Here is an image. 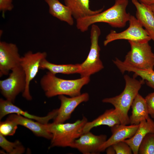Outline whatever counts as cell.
Here are the masks:
<instances>
[{
    "instance_id": "cell-32",
    "label": "cell",
    "mask_w": 154,
    "mask_h": 154,
    "mask_svg": "<svg viewBox=\"0 0 154 154\" xmlns=\"http://www.w3.org/2000/svg\"><path fill=\"white\" fill-rule=\"evenodd\" d=\"M149 6L151 10L154 15V5H151Z\"/></svg>"
},
{
    "instance_id": "cell-11",
    "label": "cell",
    "mask_w": 154,
    "mask_h": 154,
    "mask_svg": "<svg viewBox=\"0 0 154 154\" xmlns=\"http://www.w3.org/2000/svg\"><path fill=\"white\" fill-rule=\"evenodd\" d=\"M105 135H95L90 131L82 134L75 140L70 147L76 149L83 154H97L100 146L107 140Z\"/></svg>"
},
{
    "instance_id": "cell-15",
    "label": "cell",
    "mask_w": 154,
    "mask_h": 154,
    "mask_svg": "<svg viewBox=\"0 0 154 154\" xmlns=\"http://www.w3.org/2000/svg\"><path fill=\"white\" fill-rule=\"evenodd\" d=\"M136 9V17L154 41V15L148 5L131 0Z\"/></svg>"
},
{
    "instance_id": "cell-21",
    "label": "cell",
    "mask_w": 154,
    "mask_h": 154,
    "mask_svg": "<svg viewBox=\"0 0 154 154\" xmlns=\"http://www.w3.org/2000/svg\"><path fill=\"white\" fill-rule=\"evenodd\" d=\"M48 4L49 12L53 17L66 22L70 25L74 24L73 17L70 9L59 0H44Z\"/></svg>"
},
{
    "instance_id": "cell-16",
    "label": "cell",
    "mask_w": 154,
    "mask_h": 154,
    "mask_svg": "<svg viewBox=\"0 0 154 154\" xmlns=\"http://www.w3.org/2000/svg\"><path fill=\"white\" fill-rule=\"evenodd\" d=\"M7 119L14 121L18 125L27 128L37 136L49 139L51 138L52 135L47 129V123L43 124L38 121L35 122L32 119L15 114H11Z\"/></svg>"
},
{
    "instance_id": "cell-6",
    "label": "cell",
    "mask_w": 154,
    "mask_h": 154,
    "mask_svg": "<svg viewBox=\"0 0 154 154\" xmlns=\"http://www.w3.org/2000/svg\"><path fill=\"white\" fill-rule=\"evenodd\" d=\"M91 26L90 49L86 58L80 64V70L78 74L81 78L90 77L91 75L98 72L104 67L100 58V49L98 40L101 30L99 27L95 24Z\"/></svg>"
},
{
    "instance_id": "cell-8",
    "label": "cell",
    "mask_w": 154,
    "mask_h": 154,
    "mask_svg": "<svg viewBox=\"0 0 154 154\" xmlns=\"http://www.w3.org/2000/svg\"><path fill=\"white\" fill-rule=\"evenodd\" d=\"M7 78L0 81L1 94L13 103L16 96L24 91L26 85L25 73L20 65L13 68Z\"/></svg>"
},
{
    "instance_id": "cell-9",
    "label": "cell",
    "mask_w": 154,
    "mask_h": 154,
    "mask_svg": "<svg viewBox=\"0 0 154 154\" xmlns=\"http://www.w3.org/2000/svg\"><path fill=\"white\" fill-rule=\"evenodd\" d=\"M46 56L47 53L44 52L33 53L29 51L21 57L20 65L25 73L26 80V87L22 96L27 100L32 99L29 90L30 82L38 73L41 61Z\"/></svg>"
},
{
    "instance_id": "cell-12",
    "label": "cell",
    "mask_w": 154,
    "mask_h": 154,
    "mask_svg": "<svg viewBox=\"0 0 154 154\" xmlns=\"http://www.w3.org/2000/svg\"><path fill=\"white\" fill-rule=\"evenodd\" d=\"M58 98L60 101V106L53 122L56 123H64L69 119L72 113L80 104L88 101L89 95L85 93L70 98L60 95L58 96Z\"/></svg>"
},
{
    "instance_id": "cell-4",
    "label": "cell",
    "mask_w": 154,
    "mask_h": 154,
    "mask_svg": "<svg viewBox=\"0 0 154 154\" xmlns=\"http://www.w3.org/2000/svg\"><path fill=\"white\" fill-rule=\"evenodd\" d=\"M88 121L83 116L73 123H47L48 131L52 137L49 148L55 147H70L74 141L82 134V129Z\"/></svg>"
},
{
    "instance_id": "cell-28",
    "label": "cell",
    "mask_w": 154,
    "mask_h": 154,
    "mask_svg": "<svg viewBox=\"0 0 154 154\" xmlns=\"http://www.w3.org/2000/svg\"><path fill=\"white\" fill-rule=\"evenodd\" d=\"M153 88L154 89V87ZM149 114L152 118H154V91L149 94L145 98Z\"/></svg>"
},
{
    "instance_id": "cell-23",
    "label": "cell",
    "mask_w": 154,
    "mask_h": 154,
    "mask_svg": "<svg viewBox=\"0 0 154 154\" xmlns=\"http://www.w3.org/2000/svg\"><path fill=\"white\" fill-rule=\"evenodd\" d=\"M80 68V64H57L48 62L46 58L41 60L40 66V69H47L55 75L57 73L66 74L78 73Z\"/></svg>"
},
{
    "instance_id": "cell-27",
    "label": "cell",
    "mask_w": 154,
    "mask_h": 154,
    "mask_svg": "<svg viewBox=\"0 0 154 154\" xmlns=\"http://www.w3.org/2000/svg\"><path fill=\"white\" fill-rule=\"evenodd\" d=\"M117 154H132V150L130 146L124 141H121L112 145Z\"/></svg>"
},
{
    "instance_id": "cell-20",
    "label": "cell",
    "mask_w": 154,
    "mask_h": 154,
    "mask_svg": "<svg viewBox=\"0 0 154 154\" xmlns=\"http://www.w3.org/2000/svg\"><path fill=\"white\" fill-rule=\"evenodd\" d=\"M131 107V114L129 117L131 125H139L141 121L147 119L149 117L145 98L139 94L134 99Z\"/></svg>"
},
{
    "instance_id": "cell-13",
    "label": "cell",
    "mask_w": 154,
    "mask_h": 154,
    "mask_svg": "<svg viewBox=\"0 0 154 154\" xmlns=\"http://www.w3.org/2000/svg\"><path fill=\"white\" fill-rule=\"evenodd\" d=\"M58 109L53 110L44 117H39L32 115L24 111L19 107L13 104L12 102L2 98L0 99V119L9 114H15L24 117L34 119L43 124H47L51 119L56 116Z\"/></svg>"
},
{
    "instance_id": "cell-29",
    "label": "cell",
    "mask_w": 154,
    "mask_h": 154,
    "mask_svg": "<svg viewBox=\"0 0 154 154\" xmlns=\"http://www.w3.org/2000/svg\"><path fill=\"white\" fill-rule=\"evenodd\" d=\"M13 7V0H0V10L3 13L11 11Z\"/></svg>"
},
{
    "instance_id": "cell-5",
    "label": "cell",
    "mask_w": 154,
    "mask_h": 154,
    "mask_svg": "<svg viewBox=\"0 0 154 154\" xmlns=\"http://www.w3.org/2000/svg\"><path fill=\"white\" fill-rule=\"evenodd\" d=\"M128 41L131 50L126 55L124 63L138 69L153 70L154 53L149 42Z\"/></svg>"
},
{
    "instance_id": "cell-19",
    "label": "cell",
    "mask_w": 154,
    "mask_h": 154,
    "mask_svg": "<svg viewBox=\"0 0 154 154\" xmlns=\"http://www.w3.org/2000/svg\"><path fill=\"white\" fill-rule=\"evenodd\" d=\"M120 124L119 118L115 109L107 110L92 121H87L82 129V134L90 131L93 128L98 126L106 125L111 127Z\"/></svg>"
},
{
    "instance_id": "cell-2",
    "label": "cell",
    "mask_w": 154,
    "mask_h": 154,
    "mask_svg": "<svg viewBox=\"0 0 154 154\" xmlns=\"http://www.w3.org/2000/svg\"><path fill=\"white\" fill-rule=\"evenodd\" d=\"M90 80L89 77L74 80L60 78L48 71L42 77L40 84L46 96L48 98L60 95L72 97L81 94L82 88Z\"/></svg>"
},
{
    "instance_id": "cell-7",
    "label": "cell",
    "mask_w": 154,
    "mask_h": 154,
    "mask_svg": "<svg viewBox=\"0 0 154 154\" xmlns=\"http://www.w3.org/2000/svg\"><path fill=\"white\" fill-rule=\"evenodd\" d=\"M129 25L126 30L119 33L112 30L106 36L104 45L107 46L114 41L125 40L138 42H149L151 39L136 18L131 15L129 21Z\"/></svg>"
},
{
    "instance_id": "cell-30",
    "label": "cell",
    "mask_w": 154,
    "mask_h": 154,
    "mask_svg": "<svg viewBox=\"0 0 154 154\" xmlns=\"http://www.w3.org/2000/svg\"><path fill=\"white\" fill-rule=\"evenodd\" d=\"M140 3L150 6L154 5V0H137Z\"/></svg>"
},
{
    "instance_id": "cell-17",
    "label": "cell",
    "mask_w": 154,
    "mask_h": 154,
    "mask_svg": "<svg viewBox=\"0 0 154 154\" xmlns=\"http://www.w3.org/2000/svg\"><path fill=\"white\" fill-rule=\"evenodd\" d=\"M154 133V121L149 117L141 121L134 135L131 138L123 141L131 149L134 154H138L139 145L142 139L149 133Z\"/></svg>"
},
{
    "instance_id": "cell-26",
    "label": "cell",
    "mask_w": 154,
    "mask_h": 154,
    "mask_svg": "<svg viewBox=\"0 0 154 154\" xmlns=\"http://www.w3.org/2000/svg\"><path fill=\"white\" fill-rule=\"evenodd\" d=\"M18 125L14 121L7 118L0 121V133L3 136H12L15 133Z\"/></svg>"
},
{
    "instance_id": "cell-31",
    "label": "cell",
    "mask_w": 154,
    "mask_h": 154,
    "mask_svg": "<svg viewBox=\"0 0 154 154\" xmlns=\"http://www.w3.org/2000/svg\"><path fill=\"white\" fill-rule=\"evenodd\" d=\"M106 150V152L108 154H116L115 151L112 145L108 147Z\"/></svg>"
},
{
    "instance_id": "cell-3",
    "label": "cell",
    "mask_w": 154,
    "mask_h": 154,
    "mask_svg": "<svg viewBox=\"0 0 154 154\" xmlns=\"http://www.w3.org/2000/svg\"><path fill=\"white\" fill-rule=\"evenodd\" d=\"M124 78L125 86L123 91L116 96L104 98L102 102L112 104L115 107L121 124L127 125L130 124L128 111L144 81L138 80L134 77L132 78L127 75L124 76Z\"/></svg>"
},
{
    "instance_id": "cell-10",
    "label": "cell",
    "mask_w": 154,
    "mask_h": 154,
    "mask_svg": "<svg viewBox=\"0 0 154 154\" xmlns=\"http://www.w3.org/2000/svg\"><path fill=\"white\" fill-rule=\"evenodd\" d=\"M21 57L16 44L0 42V77L8 75L10 70L20 65Z\"/></svg>"
},
{
    "instance_id": "cell-1",
    "label": "cell",
    "mask_w": 154,
    "mask_h": 154,
    "mask_svg": "<svg viewBox=\"0 0 154 154\" xmlns=\"http://www.w3.org/2000/svg\"><path fill=\"white\" fill-rule=\"evenodd\" d=\"M128 3V0H115L114 4L106 10L76 20V27L82 32L87 31L92 25L98 23H107L114 27H123L131 15L126 10Z\"/></svg>"
},
{
    "instance_id": "cell-14",
    "label": "cell",
    "mask_w": 154,
    "mask_h": 154,
    "mask_svg": "<svg viewBox=\"0 0 154 154\" xmlns=\"http://www.w3.org/2000/svg\"><path fill=\"white\" fill-rule=\"evenodd\" d=\"M139 126V124L127 125L120 124L111 127L112 135L100 146V152L104 151L110 146L132 137Z\"/></svg>"
},
{
    "instance_id": "cell-22",
    "label": "cell",
    "mask_w": 154,
    "mask_h": 154,
    "mask_svg": "<svg viewBox=\"0 0 154 154\" xmlns=\"http://www.w3.org/2000/svg\"><path fill=\"white\" fill-rule=\"evenodd\" d=\"M113 62L122 74L125 71L132 72L134 73L135 76H139L142 80L145 81L148 86L152 88L154 87L153 70H141L126 65L117 58Z\"/></svg>"
},
{
    "instance_id": "cell-25",
    "label": "cell",
    "mask_w": 154,
    "mask_h": 154,
    "mask_svg": "<svg viewBox=\"0 0 154 154\" xmlns=\"http://www.w3.org/2000/svg\"><path fill=\"white\" fill-rule=\"evenodd\" d=\"M138 154H154V133H149L144 137L139 147Z\"/></svg>"
},
{
    "instance_id": "cell-18",
    "label": "cell",
    "mask_w": 154,
    "mask_h": 154,
    "mask_svg": "<svg viewBox=\"0 0 154 154\" xmlns=\"http://www.w3.org/2000/svg\"><path fill=\"white\" fill-rule=\"evenodd\" d=\"M65 5L70 9L76 20L96 14L102 11V8L92 10L90 7V0H64Z\"/></svg>"
},
{
    "instance_id": "cell-24",
    "label": "cell",
    "mask_w": 154,
    "mask_h": 154,
    "mask_svg": "<svg viewBox=\"0 0 154 154\" xmlns=\"http://www.w3.org/2000/svg\"><path fill=\"white\" fill-rule=\"evenodd\" d=\"M0 146L8 154H21L25 150V147L19 141H10L0 133Z\"/></svg>"
}]
</instances>
